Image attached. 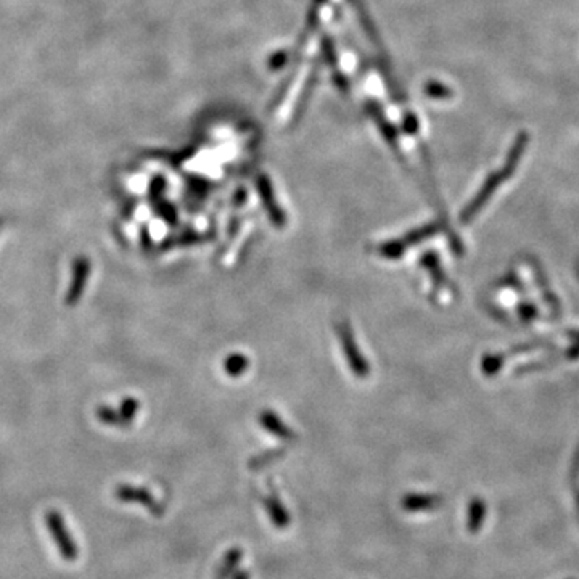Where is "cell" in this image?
<instances>
[{"label": "cell", "mask_w": 579, "mask_h": 579, "mask_svg": "<svg viewBox=\"0 0 579 579\" xmlns=\"http://www.w3.org/2000/svg\"><path fill=\"white\" fill-rule=\"evenodd\" d=\"M317 75H319V65L316 63V65L312 66L311 75L307 76L306 82H304L301 94H299L298 100H296V106H294V111H293V121L299 120V117H301V115L304 113V110H306L309 98H311L312 92H314V87H316V84H317Z\"/></svg>", "instance_id": "4"}, {"label": "cell", "mask_w": 579, "mask_h": 579, "mask_svg": "<svg viewBox=\"0 0 579 579\" xmlns=\"http://www.w3.org/2000/svg\"><path fill=\"white\" fill-rule=\"evenodd\" d=\"M483 518H484V505L482 500H473L472 507H470V520H468V526H470V531L475 533L478 531L480 526H482L483 523Z\"/></svg>", "instance_id": "6"}, {"label": "cell", "mask_w": 579, "mask_h": 579, "mask_svg": "<svg viewBox=\"0 0 579 579\" xmlns=\"http://www.w3.org/2000/svg\"><path fill=\"white\" fill-rule=\"evenodd\" d=\"M46 524L48 533L53 538V542L60 552V556L68 562H73L77 558V547L75 541H73V536L68 531V526L63 520L61 513L57 512V510H48L46 515Z\"/></svg>", "instance_id": "1"}, {"label": "cell", "mask_w": 579, "mask_h": 579, "mask_svg": "<svg viewBox=\"0 0 579 579\" xmlns=\"http://www.w3.org/2000/svg\"><path fill=\"white\" fill-rule=\"evenodd\" d=\"M348 2H350L351 8L354 10L356 17H357V19H359L361 26H362V29H364L366 36L369 37V41L374 44V46L379 48L380 52H383V44H381L379 29H377L374 18H372V15L369 13V8H367L364 0H348Z\"/></svg>", "instance_id": "2"}, {"label": "cell", "mask_w": 579, "mask_h": 579, "mask_svg": "<svg viewBox=\"0 0 579 579\" xmlns=\"http://www.w3.org/2000/svg\"><path fill=\"white\" fill-rule=\"evenodd\" d=\"M425 94L431 97V98H449L453 95V92H450L449 87H446L444 84H441V82H436V81H430L426 82L425 86Z\"/></svg>", "instance_id": "8"}, {"label": "cell", "mask_w": 579, "mask_h": 579, "mask_svg": "<svg viewBox=\"0 0 579 579\" xmlns=\"http://www.w3.org/2000/svg\"><path fill=\"white\" fill-rule=\"evenodd\" d=\"M237 579H248V575L247 573H243V575H240Z\"/></svg>", "instance_id": "10"}, {"label": "cell", "mask_w": 579, "mask_h": 579, "mask_svg": "<svg viewBox=\"0 0 579 579\" xmlns=\"http://www.w3.org/2000/svg\"><path fill=\"white\" fill-rule=\"evenodd\" d=\"M116 494H117V497H120L121 500H124V502H137V504L145 505V507L150 510H156V504L153 502V499H151V495L142 489L120 488Z\"/></svg>", "instance_id": "5"}, {"label": "cell", "mask_w": 579, "mask_h": 579, "mask_svg": "<svg viewBox=\"0 0 579 579\" xmlns=\"http://www.w3.org/2000/svg\"><path fill=\"white\" fill-rule=\"evenodd\" d=\"M406 509L409 510H424V509H431L436 505L435 497H428V495H410V497L406 499Z\"/></svg>", "instance_id": "7"}, {"label": "cell", "mask_w": 579, "mask_h": 579, "mask_svg": "<svg viewBox=\"0 0 579 579\" xmlns=\"http://www.w3.org/2000/svg\"><path fill=\"white\" fill-rule=\"evenodd\" d=\"M321 47H322L323 61H325V65L332 70L333 81H335L338 89H340L341 92L350 91V82H348L346 77L341 75L340 68H338V57H336V50H335V44H333L332 37L330 36H323L322 42H321Z\"/></svg>", "instance_id": "3"}, {"label": "cell", "mask_w": 579, "mask_h": 579, "mask_svg": "<svg viewBox=\"0 0 579 579\" xmlns=\"http://www.w3.org/2000/svg\"><path fill=\"white\" fill-rule=\"evenodd\" d=\"M287 57L288 55L285 52H277L276 55H272L271 60H269V70L276 71L278 68H282L287 63Z\"/></svg>", "instance_id": "9"}]
</instances>
